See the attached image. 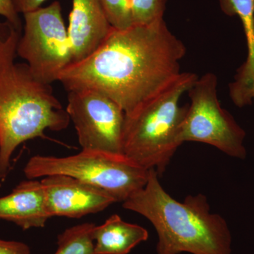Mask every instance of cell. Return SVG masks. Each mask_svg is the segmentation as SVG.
Here are the masks:
<instances>
[{
  "label": "cell",
  "instance_id": "cell-17",
  "mask_svg": "<svg viewBox=\"0 0 254 254\" xmlns=\"http://www.w3.org/2000/svg\"><path fill=\"white\" fill-rule=\"evenodd\" d=\"M0 254H31V252L23 242L0 240Z\"/></svg>",
  "mask_w": 254,
  "mask_h": 254
},
{
  "label": "cell",
  "instance_id": "cell-15",
  "mask_svg": "<svg viewBox=\"0 0 254 254\" xmlns=\"http://www.w3.org/2000/svg\"><path fill=\"white\" fill-rule=\"evenodd\" d=\"M112 27L125 29L133 25L130 0H100Z\"/></svg>",
  "mask_w": 254,
  "mask_h": 254
},
{
  "label": "cell",
  "instance_id": "cell-12",
  "mask_svg": "<svg viewBox=\"0 0 254 254\" xmlns=\"http://www.w3.org/2000/svg\"><path fill=\"white\" fill-rule=\"evenodd\" d=\"M148 237L144 227L125 222L115 214L93 228L94 254H128Z\"/></svg>",
  "mask_w": 254,
  "mask_h": 254
},
{
  "label": "cell",
  "instance_id": "cell-9",
  "mask_svg": "<svg viewBox=\"0 0 254 254\" xmlns=\"http://www.w3.org/2000/svg\"><path fill=\"white\" fill-rule=\"evenodd\" d=\"M41 183L50 218H80L103 211L118 202L102 189L67 175L45 177Z\"/></svg>",
  "mask_w": 254,
  "mask_h": 254
},
{
  "label": "cell",
  "instance_id": "cell-11",
  "mask_svg": "<svg viewBox=\"0 0 254 254\" xmlns=\"http://www.w3.org/2000/svg\"><path fill=\"white\" fill-rule=\"evenodd\" d=\"M50 218L41 181L28 179L9 194L0 197V220L13 222L23 230L44 227Z\"/></svg>",
  "mask_w": 254,
  "mask_h": 254
},
{
  "label": "cell",
  "instance_id": "cell-16",
  "mask_svg": "<svg viewBox=\"0 0 254 254\" xmlns=\"http://www.w3.org/2000/svg\"><path fill=\"white\" fill-rule=\"evenodd\" d=\"M0 15L4 16L6 21L13 25L16 29L21 31V20L15 9L12 0H0Z\"/></svg>",
  "mask_w": 254,
  "mask_h": 254
},
{
  "label": "cell",
  "instance_id": "cell-13",
  "mask_svg": "<svg viewBox=\"0 0 254 254\" xmlns=\"http://www.w3.org/2000/svg\"><path fill=\"white\" fill-rule=\"evenodd\" d=\"M93 223H83L66 229L58 237L55 254H94Z\"/></svg>",
  "mask_w": 254,
  "mask_h": 254
},
{
  "label": "cell",
  "instance_id": "cell-5",
  "mask_svg": "<svg viewBox=\"0 0 254 254\" xmlns=\"http://www.w3.org/2000/svg\"><path fill=\"white\" fill-rule=\"evenodd\" d=\"M149 170L124 154L91 150L63 158L35 155L23 169L30 180L53 175L74 177L105 190L118 202L125 201L143 188Z\"/></svg>",
  "mask_w": 254,
  "mask_h": 254
},
{
  "label": "cell",
  "instance_id": "cell-8",
  "mask_svg": "<svg viewBox=\"0 0 254 254\" xmlns=\"http://www.w3.org/2000/svg\"><path fill=\"white\" fill-rule=\"evenodd\" d=\"M83 150L123 154L125 113L110 97L91 89L68 91L66 108Z\"/></svg>",
  "mask_w": 254,
  "mask_h": 254
},
{
  "label": "cell",
  "instance_id": "cell-2",
  "mask_svg": "<svg viewBox=\"0 0 254 254\" xmlns=\"http://www.w3.org/2000/svg\"><path fill=\"white\" fill-rule=\"evenodd\" d=\"M21 31L0 22V180L23 142L44 137L47 129L63 131L70 118L50 85L36 79L26 64L15 63Z\"/></svg>",
  "mask_w": 254,
  "mask_h": 254
},
{
  "label": "cell",
  "instance_id": "cell-10",
  "mask_svg": "<svg viewBox=\"0 0 254 254\" xmlns=\"http://www.w3.org/2000/svg\"><path fill=\"white\" fill-rule=\"evenodd\" d=\"M72 3L67 31L73 63H76L94 53L113 27L100 0H72Z\"/></svg>",
  "mask_w": 254,
  "mask_h": 254
},
{
  "label": "cell",
  "instance_id": "cell-7",
  "mask_svg": "<svg viewBox=\"0 0 254 254\" xmlns=\"http://www.w3.org/2000/svg\"><path fill=\"white\" fill-rule=\"evenodd\" d=\"M24 15L16 53L38 81L50 85L73 63V53L59 1Z\"/></svg>",
  "mask_w": 254,
  "mask_h": 254
},
{
  "label": "cell",
  "instance_id": "cell-6",
  "mask_svg": "<svg viewBox=\"0 0 254 254\" xmlns=\"http://www.w3.org/2000/svg\"><path fill=\"white\" fill-rule=\"evenodd\" d=\"M218 78L213 73L198 78L189 90L190 103L183 124L180 140L213 145L224 153L245 159V130L219 102Z\"/></svg>",
  "mask_w": 254,
  "mask_h": 254
},
{
  "label": "cell",
  "instance_id": "cell-14",
  "mask_svg": "<svg viewBox=\"0 0 254 254\" xmlns=\"http://www.w3.org/2000/svg\"><path fill=\"white\" fill-rule=\"evenodd\" d=\"M166 0H130L133 24H149L163 19Z\"/></svg>",
  "mask_w": 254,
  "mask_h": 254
},
{
  "label": "cell",
  "instance_id": "cell-18",
  "mask_svg": "<svg viewBox=\"0 0 254 254\" xmlns=\"http://www.w3.org/2000/svg\"><path fill=\"white\" fill-rule=\"evenodd\" d=\"M45 1L46 0H12L17 13H23V14L39 9Z\"/></svg>",
  "mask_w": 254,
  "mask_h": 254
},
{
  "label": "cell",
  "instance_id": "cell-1",
  "mask_svg": "<svg viewBox=\"0 0 254 254\" xmlns=\"http://www.w3.org/2000/svg\"><path fill=\"white\" fill-rule=\"evenodd\" d=\"M186 53L164 19L113 28L94 53L71 64L59 81L68 92H101L128 114L181 74L180 61Z\"/></svg>",
  "mask_w": 254,
  "mask_h": 254
},
{
  "label": "cell",
  "instance_id": "cell-4",
  "mask_svg": "<svg viewBox=\"0 0 254 254\" xmlns=\"http://www.w3.org/2000/svg\"><path fill=\"white\" fill-rule=\"evenodd\" d=\"M183 72L154 96L125 114L123 154L147 170L164 173L177 148L188 105L180 101L198 79Z\"/></svg>",
  "mask_w": 254,
  "mask_h": 254
},
{
  "label": "cell",
  "instance_id": "cell-3",
  "mask_svg": "<svg viewBox=\"0 0 254 254\" xmlns=\"http://www.w3.org/2000/svg\"><path fill=\"white\" fill-rule=\"evenodd\" d=\"M124 208L148 219L158 235L156 254H232V235L226 220L210 211L204 195L183 202L169 194L156 170H149L141 190L123 202Z\"/></svg>",
  "mask_w": 254,
  "mask_h": 254
}]
</instances>
